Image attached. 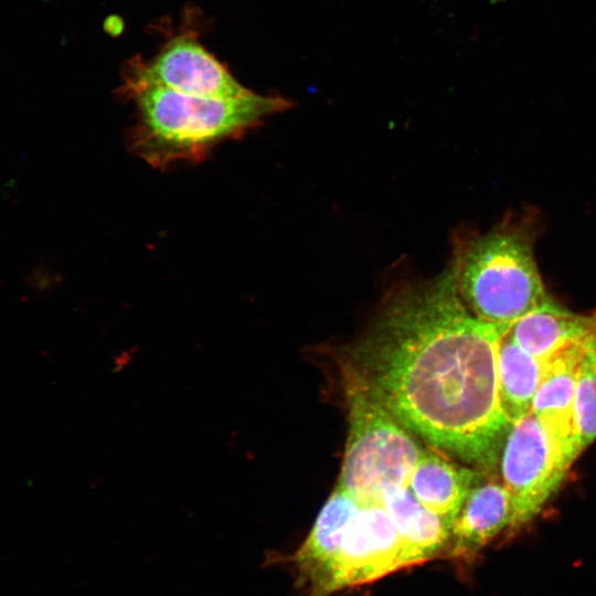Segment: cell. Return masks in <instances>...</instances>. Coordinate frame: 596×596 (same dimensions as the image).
<instances>
[{"mask_svg":"<svg viewBox=\"0 0 596 596\" xmlns=\"http://www.w3.org/2000/svg\"><path fill=\"white\" fill-rule=\"evenodd\" d=\"M584 343L571 344L544 361L531 409L570 466L582 453L575 428V384Z\"/></svg>","mask_w":596,"mask_h":596,"instance_id":"9","label":"cell"},{"mask_svg":"<svg viewBox=\"0 0 596 596\" xmlns=\"http://www.w3.org/2000/svg\"><path fill=\"white\" fill-rule=\"evenodd\" d=\"M538 230L533 214H514L457 244L458 291L477 318L510 326L550 297L535 258Z\"/></svg>","mask_w":596,"mask_h":596,"instance_id":"3","label":"cell"},{"mask_svg":"<svg viewBox=\"0 0 596 596\" xmlns=\"http://www.w3.org/2000/svg\"><path fill=\"white\" fill-rule=\"evenodd\" d=\"M575 428L583 451L596 439V334L585 341L577 369Z\"/></svg>","mask_w":596,"mask_h":596,"instance_id":"15","label":"cell"},{"mask_svg":"<svg viewBox=\"0 0 596 596\" xmlns=\"http://www.w3.org/2000/svg\"><path fill=\"white\" fill-rule=\"evenodd\" d=\"M480 472L434 447L424 448L406 486L422 504L453 524Z\"/></svg>","mask_w":596,"mask_h":596,"instance_id":"13","label":"cell"},{"mask_svg":"<svg viewBox=\"0 0 596 596\" xmlns=\"http://www.w3.org/2000/svg\"><path fill=\"white\" fill-rule=\"evenodd\" d=\"M126 70L148 83L187 95L237 98L253 92L205 50L192 32L173 36L148 62L135 57Z\"/></svg>","mask_w":596,"mask_h":596,"instance_id":"7","label":"cell"},{"mask_svg":"<svg viewBox=\"0 0 596 596\" xmlns=\"http://www.w3.org/2000/svg\"><path fill=\"white\" fill-rule=\"evenodd\" d=\"M381 504L402 540L409 566L447 553L453 524L422 504L407 486L389 490Z\"/></svg>","mask_w":596,"mask_h":596,"instance_id":"12","label":"cell"},{"mask_svg":"<svg viewBox=\"0 0 596 596\" xmlns=\"http://www.w3.org/2000/svg\"><path fill=\"white\" fill-rule=\"evenodd\" d=\"M360 503L336 487L320 510L310 532L288 558L297 574L296 582L306 596H330L332 568L344 531Z\"/></svg>","mask_w":596,"mask_h":596,"instance_id":"10","label":"cell"},{"mask_svg":"<svg viewBox=\"0 0 596 596\" xmlns=\"http://www.w3.org/2000/svg\"><path fill=\"white\" fill-rule=\"evenodd\" d=\"M341 371L349 429L337 487L359 503L381 502L407 485L424 447L353 370L342 363Z\"/></svg>","mask_w":596,"mask_h":596,"instance_id":"4","label":"cell"},{"mask_svg":"<svg viewBox=\"0 0 596 596\" xmlns=\"http://www.w3.org/2000/svg\"><path fill=\"white\" fill-rule=\"evenodd\" d=\"M511 338L544 362L557 351L596 334V312H574L551 296L508 327Z\"/></svg>","mask_w":596,"mask_h":596,"instance_id":"11","label":"cell"},{"mask_svg":"<svg viewBox=\"0 0 596 596\" xmlns=\"http://www.w3.org/2000/svg\"><path fill=\"white\" fill-rule=\"evenodd\" d=\"M544 362L524 351L509 334L500 336L497 349V385L501 411L511 423L531 413Z\"/></svg>","mask_w":596,"mask_h":596,"instance_id":"14","label":"cell"},{"mask_svg":"<svg viewBox=\"0 0 596 596\" xmlns=\"http://www.w3.org/2000/svg\"><path fill=\"white\" fill-rule=\"evenodd\" d=\"M121 94L132 100L136 120L129 150L156 169L198 163L224 141L243 137L291 104L255 92L237 98L182 94L124 72Z\"/></svg>","mask_w":596,"mask_h":596,"instance_id":"2","label":"cell"},{"mask_svg":"<svg viewBox=\"0 0 596 596\" xmlns=\"http://www.w3.org/2000/svg\"><path fill=\"white\" fill-rule=\"evenodd\" d=\"M508 327L468 309L451 259L436 277L391 292L343 364L409 432L492 472L512 425L497 385L498 342Z\"/></svg>","mask_w":596,"mask_h":596,"instance_id":"1","label":"cell"},{"mask_svg":"<svg viewBox=\"0 0 596 596\" xmlns=\"http://www.w3.org/2000/svg\"><path fill=\"white\" fill-rule=\"evenodd\" d=\"M570 467L532 413L510 426L497 468L511 497L518 529L542 511Z\"/></svg>","mask_w":596,"mask_h":596,"instance_id":"5","label":"cell"},{"mask_svg":"<svg viewBox=\"0 0 596 596\" xmlns=\"http://www.w3.org/2000/svg\"><path fill=\"white\" fill-rule=\"evenodd\" d=\"M491 472L481 470L451 526L447 555L472 561L500 534L517 530L511 497Z\"/></svg>","mask_w":596,"mask_h":596,"instance_id":"8","label":"cell"},{"mask_svg":"<svg viewBox=\"0 0 596 596\" xmlns=\"http://www.w3.org/2000/svg\"><path fill=\"white\" fill-rule=\"evenodd\" d=\"M409 567L402 540L381 502L360 503L350 520L329 584L330 596Z\"/></svg>","mask_w":596,"mask_h":596,"instance_id":"6","label":"cell"}]
</instances>
